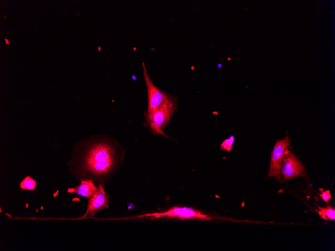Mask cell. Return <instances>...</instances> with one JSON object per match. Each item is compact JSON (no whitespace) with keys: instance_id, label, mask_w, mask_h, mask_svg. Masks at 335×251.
<instances>
[{"instance_id":"obj_1","label":"cell","mask_w":335,"mask_h":251,"mask_svg":"<svg viewBox=\"0 0 335 251\" xmlns=\"http://www.w3.org/2000/svg\"><path fill=\"white\" fill-rule=\"evenodd\" d=\"M125 151L107 136L81 141L74 149L70 170L78 180L90 179L99 185L109 182L120 168Z\"/></svg>"},{"instance_id":"obj_2","label":"cell","mask_w":335,"mask_h":251,"mask_svg":"<svg viewBox=\"0 0 335 251\" xmlns=\"http://www.w3.org/2000/svg\"><path fill=\"white\" fill-rule=\"evenodd\" d=\"M176 100L175 97H170L156 109L145 113L147 124L154 135L160 134L168 137L163 129L177 109Z\"/></svg>"},{"instance_id":"obj_3","label":"cell","mask_w":335,"mask_h":251,"mask_svg":"<svg viewBox=\"0 0 335 251\" xmlns=\"http://www.w3.org/2000/svg\"><path fill=\"white\" fill-rule=\"evenodd\" d=\"M150 217L151 219L166 217L168 218H178L180 219H211L208 215L203 214L201 211L193 208L174 206L162 212L147 213L138 216L137 217Z\"/></svg>"},{"instance_id":"obj_4","label":"cell","mask_w":335,"mask_h":251,"mask_svg":"<svg viewBox=\"0 0 335 251\" xmlns=\"http://www.w3.org/2000/svg\"><path fill=\"white\" fill-rule=\"evenodd\" d=\"M142 65L148 96V108L146 113H149L160 106L170 97L153 84L148 76L144 63H142Z\"/></svg>"},{"instance_id":"obj_5","label":"cell","mask_w":335,"mask_h":251,"mask_svg":"<svg viewBox=\"0 0 335 251\" xmlns=\"http://www.w3.org/2000/svg\"><path fill=\"white\" fill-rule=\"evenodd\" d=\"M289 143L290 140L288 136L277 141L272 152L268 177L281 173L282 162Z\"/></svg>"},{"instance_id":"obj_6","label":"cell","mask_w":335,"mask_h":251,"mask_svg":"<svg viewBox=\"0 0 335 251\" xmlns=\"http://www.w3.org/2000/svg\"><path fill=\"white\" fill-rule=\"evenodd\" d=\"M109 198V196L103 188V184L98 185L95 191L88 198L86 211L83 217L86 216L88 214L92 216L96 212L108 207Z\"/></svg>"},{"instance_id":"obj_7","label":"cell","mask_w":335,"mask_h":251,"mask_svg":"<svg viewBox=\"0 0 335 251\" xmlns=\"http://www.w3.org/2000/svg\"><path fill=\"white\" fill-rule=\"evenodd\" d=\"M281 173L283 175L284 179L287 180L304 175V169L294 155L286 151L282 162Z\"/></svg>"},{"instance_id":"obj_8","label":"cell","mask_w":335,"mask_h":251,"mask_svg":"<svg viewBox=\"0 0 335 251\" xmlns=\"http://www.w3.org/2000/svg\"><path fill=\"white\" fill-rule=\"evenodd\" d=\"M77 186L69 188L67 190L68 193H76L78 195L89 198L95 191L97 186L90 179H82Z\"/></svg>"},{"instance_id":"obj_9","label":"cell","mask_w":335,"mask_h":251,"mask_svg":"<svg viewBox=\"0 0 335 251\" xmlns=\"http://www.w3.org/2000/svg\"><path fill=\"white\" fill-rule=\"evenodd\" d=\"M318 210H315L320 217L324 219L334 220L335 219L334 208L327 205L326 207H318Z\"/></svg>"},{"instance_id":"obj_10","label":"cell","mask_w":335,"mask_h":251,"mask_svg":"<svg viewBox=\"0 0 335 251\" xmlns=\"http://www.w3.org/2000/svg\"><path fill=\"white\" fill-rule=\"evenodd\" d=\"M20 186L22 189L33 190L37 186V183L32 177L28 176L21 182Z\"/></svg>"},{"instance_id":"obj_11","label":"cell","mask_w":335,"mask_h":251,"mask_svg":"<svg viewBox=\"0 0 335 251\" xmlns=\"http://www.w3.org/2000/svg\"><path fill=\"white\" fill-rule=\"evenodd\" d=\"M234 141V137L232 136L229 139H225L221 144L220 149L230 151L232 149V144Z\"/></svg>"},{"instance_id":"obj_12","label":"cell","mask_w":335,"mask_h":251,"mask_svg":"<svg viewBox=\"0 0 335 251\" xmlns=\"http://www.w3.org/2000/svg\"><path fill=\"white\" fill-rule=\"evenodd\" d=\"M320 196L325 201H328L331 198L329 190H327L325 191L322 192L320 194Z\"/></svg>"},{"instance_id":"obj_13","label":"cell","mask_w":335,"mask_h":251,"mask_svg":"<svg viewBox=\"0 0 335 251\" xmlns=\"http://www.w3.org/2000/svg\"><path fill=\"white\" fill-rule=\"evenodd\" d=\"M5 40L6 41V43L8 44H9V43L8 41L7 40V39H6Z\"/></svg>"}]
</instances>
